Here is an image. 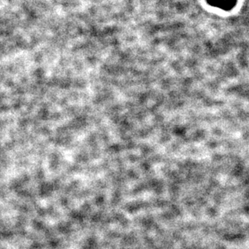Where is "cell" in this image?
I'll return each mask as SVG.
<instances>
[{"label": "cell", "mask_w": 249, "mask_h": 249, "mask_svg": "<svg viewBox=\"0 0 249 249\" xmlns=\"http://www.w3.org/2000/svg\"><path fill=\"white\" fill-rule=\"evenodd\" d=\"M237 0H207V2H209L210 4L214 5L215 7H222L223 9H227L228 7L229 9L232 8L233 6L235 5Z\"/></svg>", "instance_id": "6da1fadb"}]
</instances>
